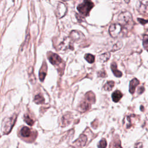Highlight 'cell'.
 Instances as JSON below:
<instances>
[{"instance_id":"obj_22","label":"cell","mask_w":148,"mask_h":148,"mask_svg":"<svg viewBox=\"0 0 148 148\" xmlns=\"http://www.w3.org/2000/svg\"><path fill=\"white\" fill-rule=\"evenodd\" d=\"M24 122L29 126H31L34 124V120L28 115H25L24 116Z\"/></svg>"},{"instance_id":"obj_6","label":"cell","mask_w":148,"mask_h":148,"mask_svg":"<svg viewBox=\"0 0 148 148\" xmlns=\"http://www.w3.org/2000/svg\"><path fill=\"white\" fill-rule=\"evenodd\" d=\"M59 48L62 50H73V42L71 40V39L68 37L67 38H65L64 40L60 44Z\"/></svg>"},{"instance_id":"obj_7","label":"cell","mask_w":148,"mask_h":148,"mask_svg":"<svg viewBox=\"0 0 148 148\" xmlns=\"http://www.w3.org/2000/svg\"><path fill=\"white\" fill-rule=\"evenodd\" d=\"M48 59L50 62L54 65H60L62 63V59L56 53H49L48 55Z\"/></svg>"},{"instance_id":"obj_11","label":"cell","mask_w":148,"mask_h":148,"mask_svg":"<svg viewBox=\"0 0 148 148\" xmlns=\"http://www.w3.org/2000/svg\"><path fill=\"white\" fill-rule=\"evenodd\" d=\"M110 68L112 69V71L113 72L114 75L116 77L120 78L122 77V72L118 69L117 64L115 62H112L110 65Z\"/></svg>"},{"instance_id":"obj_23","label":"cell","mask_w":148,"mask_h":148,"mask_svg":"<svg viewBox=\"0 0 148 148\" xmlns=\"http://www.w3.org/2000/svg\"><path fill=\"white\" fill-rule=\"evenodd\" d=\"M110 148H122L119 139H117L116 141H114L110 145Z\"/></svg>"},{"instance_id":"obj_5","label":"cell","mask_w":148,"mask_h":148,"mask_svg":"<svg viewBox=\"0 0 148 148\" xmlns=\"http://www.w3.org/2000/svg\"><path fill=\"white\" fill-rule=\"evenodd\" d=\"M122 30V26L119 23H115L110 25L109 29V32L111 36L113 37V38H117L121 33Z\"/></svg>"},{"instance_id":"obj_12","label":"cell","mask_w":148,"mask_h":148,"mask_svg":"<svg viewBox=\"0 0 148 148\" xmlns=\"http://www.w3.org/2000/svg\"><path fill=\"white\" fill-rule=\"evenodd\" d=\"M91 107V104L87 101L86 99L83 101L80 106H79V110L81 112H85V111H87V110H89Z\"/></svg>"},{"instance_id":"obj_13","label":"cell","mask_w":148,"mask_h":148,"mask_svg":"<svg viewBox=\"0 0 148 148\" xmlns=\"http://www.w3.org/2000/svg\"><path fill=\"white\" fill-rule=\"evenodd\" d=\"M139 81L136 78H134L132 81H131L130 83V89H129V91L130 93L131 94L134 93L135 89L139 85Z\"/></svg>"},{"instance_id":"obj_26","label":"cell","mask_w":148,"mask_h":148,"mask_svg":"<svg viewBox=\"0 0 148 148\" xmlns=\"http://www.w3.org/2000/svg\"><path fill=\"white\" fill-rule=\"evenodd\" d=\"M123 46V44L122 42V41H119L118 42L116 43V44L114 46V49H113V50L114 51H116L117 50H119Z\"/></svg>"},{"instance_id":"obj_14","label":"cell","mask_w":148,"mask_h":148,"mask_svg":"<svg viewBox=\"0 0 148 148\" xmlns=\"http://www.w3.org/2000/svg\"><path fill=\"white\" fill-rule=\"evenodd\" d=\"M123 97V94L121 93L120 91L119 90H116L112 94V100L115 102H119L120 99Z\"/></svg>"},{"instance_id":"obj_18","label":"cell","mask_w":148,"mask_h":148,"mask_svg":"<svg viewBox=\"0 0 148 148\" xmlns=\"http://www.w3.org/2000/svg\"><path fill=\"white\" fill-rule=\"evenodd\" d=\"M115 86V82L114 81H108L107 83L105 85L104 89L106 91H111L112 90Z\"/></svg>"},{"instance_id":"obj_2","label":"cell","mask_w":148,"mask_h":148,"mask_svg":"<svg viewBox=\"0 0 148 148\" xmlns=\"http://www.w3.org/2000/svg\"><path fill=\"white\" fill-rule=\"evenodd\" d=\"M17 116L15 115L12 117H8L4 119L2 123V131L4 134H9L13 127Z\"/></svg>"},{"instance_id":"obj_25","label":"cell","mask_w":148,"mask_h":148,"mask_svg":"<svg viewBox=\"0 0 148 148\" xmlns=\"http://www.w3.org/2000/svg\"><path fill=\"white\" fill-rule=\"evenodd\" d=\"M107 146V142L105 139H102L98 144L99 148H106Z\"/></svg>"},{"instance_id":"obj_3","label":"cell","mask_w":148,"mask_h":148,"mask_svg":"<svg viewBox=\"0 0 148 148\" xmlns=\"http://www.w3.org/2000/svg\"><path fill=\"white\" fill-rule=\"evenodd\" d=\"M94 5L93 2L88 0H85L82 4H79L78 7V11L83 16H87L89 15L90 11L94 7Z\"/></svg>"},{"instance_id":"obj_15","label":"cell","mask_w":148,"mask_h":148,"mask_svg":"<svg viewBox=\"0 0 148 148\" xmlns=\"http://www.w3.org/2000/svg\"><path fill=\"white\" fill-rule=\"evenodd\" d=\"M71 120V115L69 113H67L64 115L62 118V124L63 126H68Z\"/></svg>"},{"instance_id":"obj_27","label":"cell","mask_w":148,"mask_h":148,"mask_svg":"<svg viewBox=\"0 0 148 148\" xmlns=\"http://www.w3.org/2000/svg\"><path fill=\"white\" fill-rule=\"evenodd\" d=\"M46 75V73L45 72H40V79L41 81H44Z\"/></svg>"},{"instance_id":"obj_16","label":"cell","mask_w":148,"mask_h":148,"mask_svg":"<svg viewBox=\"0 0 148 148\" xmlns=\"http://www.w3.org/2000/svg\"><path fill=\"white\" fill-rule=\"evenodd\" d=\"M85 99L89 101L91 104H94L96 101V97L94 93L91 91H89L85 95Z\"/></svg>"},{"instance_id":"obj_28","label":"cell","mask_w":148,"mask_h":148,"mask_svg":"<svg viewBox=\"0 0 148 148\" xmlns=\"http://www.w3.org/2000/svg\"><path fill=\"white\" fill-rule=\"evenodd\" d=\"M98 75L100 77H105L106 76V72L105 71H100L99 72H98Z\"/></svg>"},{"instance_id":"obj_17","label":"cell","mask_w":148,"mask_h":148,"mask_svg":"<svg viewBox=\"0 0 148 148\" xmlns=\"http://www.w3.org/2000/svg\"><path fill=\"white\" fill-rule=\"evenodd\" d=\"M31 130L27 127H23L20 131L21 135L24 138L29 137L31 135Z\"/></svg>"},{"instance_id":"obj_8","label":"cell","mask_w":148,"mask_h":148,"mask_svg":"<svg viewBox=\"0 0 148 148\" xmlns=\"http://www.w3.org/2000/svg\"><path fill=\"white\" fill-rule=\"evenodd\" d=\"M67 9L65 4L62 3H59L56 11V14L57 17L61 18L64 16L67 13Z\"/></svg>"},{"instance_id":"obj_30","label":"cell","mask_w":148,"mask_h":148,"mask_svg":"<svg viewBox=\"0 0 148 148\" xmlns=\"http://www.w3.org/2000/svg\"><path fill=\"white\" fill-rule=\"evenodd\" d=\"M134 148H142V143L141 142H139L135 144Z\"/></svg>"},{"instance_id":"obj_20","label":"cell","mask_w":148,"mask_h":148,"mask_svg":"<svg viewBox=\"0 0 148 148\" xmlns=\"http://www.w3.org/2000/svg\"><path fill=\"white\" fill-rule=\"evenodd\" d=\"M110 53L107 52V53H105L104 54H101L100 56L99 59L102 62H106V61H107L110 59Z\"/></svg>"},{"instance_id":"obj_9","label":"cell","mask_w":148,"mask_h":148,"mask_svg":"<svg viewBox=\"0 0 148 148\" xmlns=\"http://www.w3.org/2000/svg\"><path fill=\"white\" fill-rule=\"evenodd\" d=\"M137 117L138 116L135 115H131L126 116L123 121V124L126 128H130L134 124V123L135 122V120L137 119Z\"/></svg>"},{"instance_id":"obj_21","label":"cell","mask_w":148,"mask_h":148,"mask_svg":"<svg viewBox=\"0 0 148 148\" xmlns=\"http://www.w3.org/2000/svg\"><path fill=\"white\" fill-rule=\"evenodd\" d=\"M85 59L87 60L89 63H93L95 61V57L93 55L91 54H86L85 56Z\"/></svg>"},{"instance_id":"obj_10","label":"cell","mask_w":148,"mask_h":148,"mask_svg":"<svg viewBox=\"0 0 148 148\" xmlns=\"http://www.w3.org/2000/svg\"><path fill=\"white\" fill-rule=\"evenodd\" d=\"M87 140V136L85 134H82L80 137L74 142V146H75L77 148H80L81 147H83L85 146L86 142Z\"/></svg>"},{"instance_id":"obj_29","label":"cell","mask_w":148,"mask_h":148,"mask_svg":"<svg viewBox=\"0 0 148 148\" xmlns=\"http://www.w3.org/2000/svg\"><path fill=\"white\" fill-rule=\"evenodd\" d=\"M138 20L139 22V23L142 24H145L147 23L148 20H143V19H138Z\"/></svg>"},{"instance_id":"obj_31","label":"cell","mask_w":148,"mask_h":148,"mask_svg":"<svg viewBox=\"0 0 148 148\" xmlns=\"http://www.w3.org/2000/svg\"><path fill=\"white\" fill-rule=\"evenodd\" d=\"M145 91V89L143 87H141L139 88L138 89V93L139 94H142V93H143V91Z\"/></svg>"},{"instance_id":"obj_4","label":"cell","mask_w":148,"mask_h":148,"mask_svg":"<svg viewBox=\"0 0 148 148\" xmlns=\"http://www.w3.org/2000/svg\"><path fill=\"white\" fill-rule=\"evenodd\" d=\"M69 38L73 42H75L79 43L85 39V36L82 32L77 30H73L71 32Z\"/></svg>"},{"instance_id":"obj_24","label":"cell","mask_w":148,"mask_h":148,"mask_svg":"<svg viewBox=\"0 0 148 148\" xmlns=\"http://www.w3.org/2000/svg\"><path fill=\"white\" fill-rule=\"evenodd\" d=\"M143 45L145 49H148V35H144L143 38Z\"/></svg>"},{"instance_id":"obj_19","label":"cell","mask_w":148,"mask_h":148,"mask_svg":"<svg viewBox=\"0 0 148 148\" xmlns=\"http://www.w3.org/2000/svg\"><path fill=\"white\" fill-rule=\"evenodd\" d=\"M34 102L37 104H44L45 102V98L41 94H38L35 96L34 98Z\"/></svg>"},{"instance_id":"obj_1","label":"cell","mask_w":148,"mask_h":148,"mask_svg":"<svg viewBox=\"0 0 148 148\" xmlns=\"http://www.w3.org/2000/svg\"><path fill=\"white\" fill-rule=\"evenodd\" d=\"M118 21L119 24L125 28L132 27L134 23L131 14L129 12H123L118 16Z\"/></svg>"}]
</instances>
